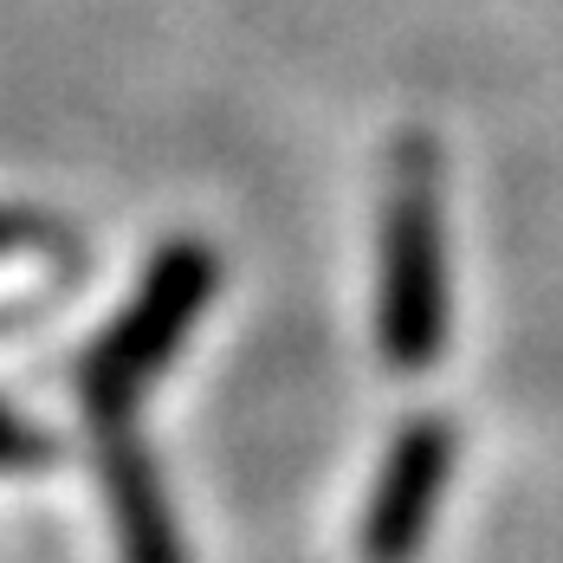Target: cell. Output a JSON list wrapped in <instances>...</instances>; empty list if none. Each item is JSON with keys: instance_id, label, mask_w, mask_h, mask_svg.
<instances>
[{"instance_id": "1", "label": "cell", "mask_w": 563, "mask_h": 563, "mask_svg": "<svg viewBox=\"0 0 563 563\" xmlns=\"http://www.w3.org/2000/svg\"><path fill=\"white\" fill-rule=\"evenodd\" d=\"M453 331L448 227H441V156L428 136H401L389 150L383 195V253H376V343L383 363L421 376L441 363Z\"/></svg>"}, {"instance_id": "2", "label": "cell", "mask_w": 563, "mask_h": 563, "mask_svg": "<svg viewBox=\"0 0 563 563\" xmlns=\"http://www.w3.org/2000/svg\"><path fill=\"white\" fill-rule=\"evenodd\" d=\"M214 279H221V266H214V253L201 240H169L150 260L143 291L117 311V324L91 343V356L78 369V395L98 415V428H123L130 421V408L156 383V369L181 350L195 318L208 311Z\"/></svg>"}, {"instance_id": "3", "label": "cell", "mask_w": 563, "mask_h": 563, "mask_svg": "<svg viewBox=\"0 0 563 563\" xmlns=\"http://www.w3.org/2000/svg\"><path fill=\"white\" fill-rule=\"evenodd\" d=\"M460 466V428L453 415H408L395 428L389 453L376 466L369 506H363V563H415L434 511L448 499V479Z\"/></svg>"}, {"instance_id": "4", "label": "cell", "mask_w": 563, "mask_h": 563, "mask_svg": "<svg viewBox=\"0 0 563 563\" xmlns=\"http://www.w3.org/2000/svg\"><path fill=\"white\" fill-rule=\"evenodd\" d=\"M98 434H104V493H111V525L123 563H188L150 453L130 441V428H98Z\"/></svg>"}, {"instance_id": "5", "label": "cell", "mask_w": 563, "mask_h": 563, "mask_svg": "<svg viewBox=\"0 0 563 563\" xmlns=\"http://www.w3.org/2000/svg\"><path fill=\"white\" fill-rule=\"evenodd\" d=\"M20 453H33V441H26V434L0 415V460H20Z\"/></svg>"}, {"instance_id": "6", "label": "cell", "mask_w": 563, "mask_h": 563, "mask_svg": "<svg viewBox=\"0 0 563 563\" xmlns=\"http://www.w3.org/2000/svg\"><path fill=\"white\" fill-rule=\"evenodd\" d=\"M20 233H26V227L13 221V214H0V246H13V240H20Z\"/></svg>"}]
</instances>
